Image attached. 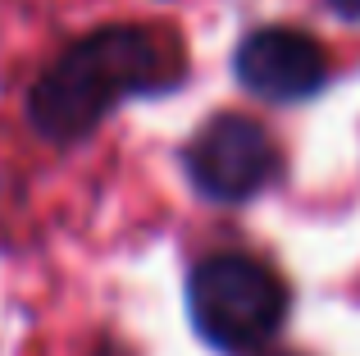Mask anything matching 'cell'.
Masks as SVG:
<instances>
[{
	"instance_id": "6da1fadb",
	"label": "cell",
	"mask_w": 360,
	"mask_h": 356,
	"mask_svg": "<svg viewBox=\"0 0 360 356\" xmlns=\"http://www.w3.org/2000/svg\"><path fill=\"white\" fill-rule=\"evenodd\" d=\"M187 78L174 32L141 23H115L78 37L27 91V124L41 142H87L101 119L132 96H165Z\"/></svg>"
},
{
	"instance_id": "7a4b0ae2",
	"label": "cell",
	"mask_w": 360,
	"mask_h": 356,
	"mask_svg": "<svg viewBox=\"0 0 360 356\" xmlns=\"http://www.w3.org/2000/svg\"><path fill=\"white\" fill-rule=\"evenodd\" d=\"M292 293L264 260L246 251L205 256L187 274V315L192 329L214 352H260L274 333L288 324Z\"/></svg>"
},
{
	"instance_id": "3957f363",
	"label": "cell",
	"mask_w": 360,
	"mask_h": 356,
	"mask_svg": "<svg viewBox=\"0 0 360 356\" xmlns=\"http://www.w3.org/2000/svg\"><path fill=\"white\" fill-rule=\"evenodd\" d=\"M278 146L255 119L246 115H214L196 128L183 146V170L196 196L214 205H242L260 196L278 178Z\"/></svg>"
},
{
	"instance_id": "277c9868",
	"label": "cell",
	"mask_w": 360,
	"mask_h": 356,
	"mask_svg": "<svg viewBox=\"0 0 360 356\" xmlns=\"http://www.w3.org/2000/svg\"><path fill=\"white\" fill-rule=\"evenodd\" d=\"M233 73L251 96L274 106H297L328 87V51L301 27H255L233 51Z\"/></svg>"
},
{
	"instance_id": "5b68a950",
	"label": "cell",
	"mask_w": 360,
	"mask_h": 356,
	"mask_svg": "<svg viewBox=\"0 0 360 356\" xmlns=\"http://www.w3.org/2000/svg\"><path fill=\"white\" fill-rule=\"evenodd\" d=\"M328 9L338 18H347V23H360V0H328Z\"/></svg>"
}]
</instances>
